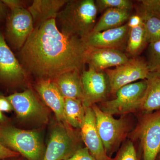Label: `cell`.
<instances>
[{"mask_svg":"<svg viewBox=\"0 0 160 160\" xmlns=\"http://www.w3.org/2000/svg\"><path fill=\"white\" fill-rule=\"evenodd\" d=\"M88 50L81 38L63 34L52 18L34 28L19 56L22 66L38 80L53 81L66 72H82Z\"/></svg>","mask_w":160,"mask_h":160,"instance_id":"cell-1","label":"cell"},{"mask_svg":"<svg viewBox=\"0 0 160 160\" xmlns=\"http://www.w3.org/2000/svg\"><path fill=\"white\" fill-rule=\"evenodd\" d=\"M57 16L61 32L66 36L82 39L92 31L98 10L94 0H70Z\"/></svg>","mask_w":160,"mask_h":160,"instance_id":"cell-2","label":"cell"},{"mask_svg":"<svg viewBox=\"0 0 160 160\" xmlns=\"http://www.w3.org/2000/svg\"><path fill=\"white\" fill-rule=\"evenodd\" d=\"M0 143L26 160H43L46 151L38 131L19 129L8 121L0 123Z\"/></svg>","mask_w":160,"mask_h":160,"instance_id":"cell-3","label":"cell"},{"mask_svg":"<svg viewBox=\"0 0 160 160\" xmlns=\"http://www.w3.org/2000/svg\"><path fill=\"white\" fill-rule=\"evenodd\" d=\"M95 116L97 127L107 156L112 158L127 139L132 129L130 118L126 115L115 118L102 111L97 104L91 106Z\"/></svg>","mask_w":160,"mask_h":160,"instance_id":"cell-4","label":"cell"},{"mask_svg":"<svg viewBox=\"0 0 160 160\" xmlns=\"http://www.w3.org/2000/svg\"><path fill=\"white\" fill-rule=\"evenodd\" d=\"M128 138L138 142L143 160H155L160 152V109L140 113L137 124Z\"/></svg>","mask_w":160,"mask_h":160,"instance_id":"cell-5","label":"cell"},{"mask_svg":"<svg viewBox=\"0 0 160 160\" xmlns=\"http://www.w3.org/2000/svg\"><path fill=\"white\" fill-rule=\"evenodd\" d=\"M74 129L66 123L58 122L55 124L50 132L43 160H66L82 147L81 135Z\"/></svg>","mask_w":160,"mask_h":160,"instance_id":"cell-6","label":"cell"},{"mask_svg":"<svg viewBox=\"0 0 160 160\" xmlns=\"http://www.w3.org/2000/svg\"><path fill=\"white\" fill-rule=\"evenodd\" d=\"M146 87V80L126 85L117 92L114 98L99 103L98 106L102 111L112 116L137 112Z\"/></svg>","mask_w":160,"mask_h":160,"instance_id":"cell-7","label":"cell"},{"mask_svg":"<svg viewBox=\"0 0 160 160\" xmlns=\"http://www.w3.org/2000/svg\"><path fill=\"white\" fill-rule=\"evenodd\" d=\"M6 97L11 103L17 118L21 122L39 125L49 122L48 109L31 89L15 92Z\"/></svg>","mask_w":160,"mask_h":160,"instance_id":"cell-8","label":"cell"},{"mask_svg":"<svg viewBox=\"0 0 160 160\" xmlns=\"http://www.w3.org/2000/svg\"><path fill=\"white\" fill-rule=\"evenodd\" d=\"M105 72L109 78L110 94L113 96L123 86L146 80L150 72L146 61L139 57L133 58L114 69H106Z\"/></svg>","mask_w":160,"mask_h":160,"instance_id":"cell-9","label":"cell"},{"mask_svg":"<svg viewBox=\"0 0 160 160\" xmlns=\"http://www.w3.org/2000/svg\"><path fill=\"white\" fill-rule=\"evenodd\" d=\"M84 105L91 106L107 100L110 94V84L105 71H98L89 66L81 73Z\"/></svg>","mask_w":160,"mask_h":160,"instance_id":"cell-10","label":"cell"},{"mask_svg":"<svg viewBox=\"0 0 160 160\" xmlns=\"http://www.w3.org/2000/svg\"><path fill=\"white\" fill-rule=\"evenodd\" d=\"M30 12L24 8L11 10L7 18L6 38L12 47L20 49L34 30Z\"/></svg>","mask_w":160,"mask_h":160,"instance_id":"cell-11","label":"cell"},{"mask_svg":"<svg viewBox=\"0 0 160 160\" xmlns=\"http://www.w3.org/2000/svg\"><path fill=\"white\" fill-rule=\"evenodd\" d=\"M27 73L0 32V84L9 88L15 87L24 82Z\"/></svg>","mask_w":160,"mask_h":160,"instance_id":"cell-12","label":"cell"},{"mask_svg":"<svg viewBox=\"0 0 160 160\" xmlns=\"http://www.w3.org/2000/svg\"><path fill=\"white\" fill-rule=\"evenodd\" d=\"M129 27L127 23L117 28L91 32L82 39L88 48H108L123 51L126 49Z\"/></svg>","mask_w":160,"mask_h":160,"instance_id":"cell-13","label":"cell"},{"mask_svg":"<svg viewBox=\"0 0 160 160\" xmlns=\"http://www.w3.org/2000/svg\"><path fill=\"white\" fill-rule=\"evenodd\" d=\"M81 139L86 148L96 160H112L106 154L98 132L94 111L91 106L86 107V113L80 128Z\"/></svg>","mask_w":160,"mask_h":160,"instance_id":"cell-14","label":"cell"},{"mask_svg":"<svg viewBox=\"0 0 160 160\" xmlns=\"http://www.w3.org/2000/svg\"><path fill=\"white\" fill-rule=\"evenodd\" d=\"M129 59L123 51L118 49L88 48L86 63L98 71H105L125 64Z\"/></svg>","mask_w":160,"mask_h":160,"instance_id":"cell-15","label":"cell"},{"mask_svg":"<svg viewBox=\"0 0 160 160\" xmlns=\"http://www.w3.org/2000/svg\"><path fill=\"white\" fill-rule=\"evenodd\" d=\"M35 89L46 103L54 112L58 122L66 123L64 117V98L53 81L38 80Z\"/></svg>","mask_w":160,"mask_h":160,"instance_id":"cell-16","label":"cell"},{"mask_svg":"<svg viewBox=\"0 0 160 160\" xmlns=\"http://www.w3.org/2000/svg\"><path fill=\"white\" fill-rule=\"evenodd\" d=\"M68 0H34L27 10L33 20L34 28L57 17L61 9Z\"/></svg>","mask_w":160,"mask_h":160,"instance_id":"cell-17","label":"cell"},{"mask_svg":"<svg viewBox=\"0 0 160 160\" xmlns=\"http://www.w3.org/2000/svg\"><path fill=\"white\" fill-rule=\"evenodd\" d=\"M146 80L147 87L140 104V113H150L160 109V72H149Z\"/></svg>","mask_w":160,"mask_h":160,"instance_id":"cell-18","label":"cell"},{"mask_svg":"<svg viewBox=\"0 0 160 160\" xmlns=\"http://www.w3.org/2000/svg\"><path fill=\"white\" fill-rule=\"evenodd\" d=\"M81 72L78 70L66 72L53 80L64 98H71L84 101V94Z\"/></svg>","mask_w":160,"mask_h":160,"instance_id":"cell-19","label":"cell"},{"mask_svg":"<svg viewBox=\"0 0 160 160\" xmlns=\"http://www.w3.org/2000/svg\"><path fill=\"white\" fill-rule=\"evenodd\" d=\"M130 12L125 9H106L91 32H99L122 26L130 18Z\"/></svg>","mask_w":160,"mask_h":160,"instance_id":"cell-20","label":"cell"},{"mask_svg":"<svg viewBox=\"0 0 160 160\" xmlns=\"http://www.w3.org/2000/svg\"><path fill=\"white\" fill-rule=\"evenodd\" d=\"M86 107L81 100L64 98L65 122L73 129H80L85 118Z\"/></svg>","mask_w":160,"mask_h":160,"instance_id":"cell-21","label":"cell"},{"mask_svg":"<svg viewBox=\"0 0 160 160\" xmlns=\"http://www.w3.org/2000/svg\"><path fill=\"white\" fill-rule=\"evenodd\" d=\"M148 44L143 23L137 27L129 28L126 50L132 58L138 57Z\"/></svg>","mask_w":160,"mask_h":160,"instance_id":"cell-22","label":"cell"},{"mask_svg":"<svg viewBox=\"0 0 160 160\" xmlns=\"http://www.w3.org/2000/svg\"><path fill=\"white\" fill-rule=\"evenodd\" d=\"M142 20L148 44L160 40V19L146 13L137 11Z\"/></svg>","mask_w":160,"mask_h":160,"instance_id":"cell-23","label":"cell"},{"mask_svg":"<svg viewBox=\"0 0 160 160\" xmlns=\"http://www.w3.org/2000/svg\"><path fill=\"white\" fill-rule=\"evenodd\" d=\"M112 160H143L141 149H138L134 142L127 138L116 152Z\"/></svg>","mask_w":160,"mask_h":160,"instance_id":"cell-24","label":"cell"},{"mask_svg":"<svg viewBox=\"0 0 160 160\" xmlns=\"http://www.w3.org/2000/svg\"><path fill=\"white\" fill-rule=\"evenodd\" d=\"M146 62L150 72H160V40L148 44Z\"/></svg>","mask_w":160,"mask_h":160,"instance_id":"cell-25","label":"cell"},{"mask_svg":"<svg viewBox=\"0 0 160 160\" xmlns=\"http://www.w3.org/2000/svg\"><path fill=\"white\" fill-rule=\"evenodd\" d=\"M95 2L98 11L101 12L109 9L131 11L133 6V3L129 0H97Z\"/></svg>","mask_w":160,"mask_h":160,"instance_id":"cell-26","label":"cell"},{"mask_svg":"<svg viewBox=\"0 0 160 160\" xmlns=\"http://www.w3.org/2000/svg\"><path fill=\"white\" fill-rule=\"evenodd\" d=\"M137 2L138 11L160 19V0H142Z\"/></svg>","mask_w":160,"mask_h":160,"instance_id":"cell-27","label":"cell"},{"mask_svg":"<svg viewBox=\"0 0 160 160\" xmlns=\"http://www.w3.org/2000/svg\"><path fill=\"white\" fill-rule=\"evenodd\" d=\"M66 160H96L92 157L87 148L81 147L71 157Z\"/></svg>","mask_w":160,"mask_h":160,"instance_id":"cell-28","label":"cell"},{"mask_svg":"<svg viewBox=\"0 0 160 160\" xmlns=\"http://www.w3.org/2000/svg\"><path fill=\"white\" fill-rule=\"evenodd\" d=\"M20 156V155L18 153L8 149L0 143V160L18 158Z\"/></svg>","mask_w":160,"mask_h":160,"instance_id":"cell-29","label":"cell"},{"mask_svg":"<svg viewBox=\"0 0 160 160\" xmlns=\"http://www.w3.org/2000/svg\"><path fill=\"white\" fill-rule=\"evenodd\" d=\"M13 110L11 103L6 97L0 96V111L2 112H10Z\"/></svg>","mask_w":160,"mask_h":160,"instance_id":"cell-30","label":"cell"},{"mask_svg":"<svg viewBox=\"0 0 160 160\" xmlns=\"http://www.w3.org/2000/svg\"><path fill=\"white\" fill-rule=\"evenodd\" d=\"M2 2L10 10L24 8V2L19 0H3Z\"/></svg>","mask_w":160,"mask_h":160,"instance_id":"cell-31","label":"cell"},{"mask_svg":"<svg viewBox=\"0 0 160 160\" xmlns=\"http://www.w3.org/2000/svg\"><path fill=\"white\" fill-rule=\"evenodd\" d=\"M127 23L129 28H133L142 24V20L139 15L137 13L130 16Z\"/></svg>","mask_w":160,"mask_h":160,"instance_id":"cell-32","label":"cell"},{"mask_svg":"<svg viewBox=\"0 0 160 160\" xmlns=\"http://www.w3.org/2000/svg\"><path fill=\"white\" fill-rule=\"evenodd\" d=\"M7 16V7L2 1H0V22H2Z\"/></svg>","mask_w":160,"mask_h":160,"instance_id":"cell-33","label":"cell"},{"mask_svg":"<svg viewBox=\"0 0 160 160\" xmlns=\"http://www.w3.org/2000/svg\"><path fill=\"white\" fill-rule=\"evenodd\" d=\"M6 121H8V120L3 114L2 112L0 111V123L4 122Z\"/></svg>","mask_w":160,"mask_h":160,"instance_id":"cell-34","label":"cell"},{"mask_svg":"<svg viewBox=\"0 0 160 160\" xmlns=\"http://www.w3.org/2000/svg\"><path fill=\"white\" fill-rule=\"evenodd\" d=\"M3 160H24L22 158H19V157L12 158L7 159Z\"/></svg>","mask_w":160,"mask_h":160,"instance_id":"cell-35","label":"cell"},{"mask_svg":"<svg viewBox=\"0 0 160 160\" xmlns=\"http://www.w3.org/2000/svg\"><path fill=\"white\" fill-rule=\"evenodd\" d=\"M155 160H160V152L159 153H158V155Z\"/></svg>","mask_w":160,"mask_h":160,"instance_id":"cell-36","label":"cell"}]
</instances>
